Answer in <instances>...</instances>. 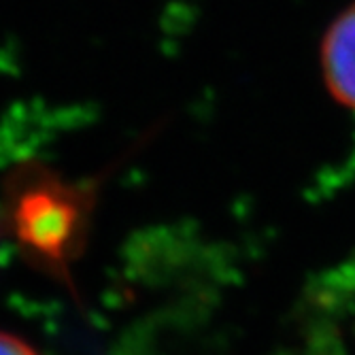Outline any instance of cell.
Returning <instances> with one entry per match:
<instances>
[{
    "label": "cell",
    "instance_id": "obj_1",
    "mask_svg": "<svg viewBox=\"0 0 355 355\" xmlns=\"http://www.w3.org/2000/svg\"><path fill=\"white\" fill-rule=\"evenodd\" d=\"M92 196L58 175L24 166L7 185V223L24 255L49 275L67 277L89 228Z\"/></svg>",
    "mask_w": 355,
    "mask_h": 355
},
{
    "label": "cell",
    "instance_id": "obj_3",
    "mask_svg": "<svg viewBox=\"0 0 355 355\" xmlns=\"http://www.w3.org/2000/svg\"><path fill=\"white\" fill-rule=\"evenodd\" d=\"M0 355H41L35 347H30L15 334L0 332Z\"/></svg>",
    "mask_w": 355,
    "mask_h": 355
},
{
    "label": "cell",
    "instance_id": "obj_2",
    "mask_svg": "<svg viewBox=\"0 0 355 355\" xmlns=\"http://www.w3.org/2000/svg\"><path fill=\"white\" fill-rule=\"evenodd\" d=\"M321 73L334 98L355 111V5L347 7L326 30Z\"/></svg>",
    "mask_w": 355,
    "mask_h": 355
}]
</instances>
